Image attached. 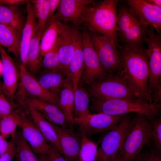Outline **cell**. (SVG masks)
Segmentation results:
<instances>
[{
	"label": "cell",
	"mask_w": 161,
	"mask_h": 161,
	"mask_svg": "<svg viewBox=\"0 0 161 161\" xmlns=\"http://www.w3.org/2000/svg\"><path fill=\"white\" fill-rule=\"evenodd\" d=\"M117 49L129 87L137 98L153 103L148 91L149 70L147 49L138 51L120 46Z\"/></svg>",
	"instance_id": "1"
},
{
	"label": "cell",
	"mask_w": 161,
	"mask_h": 161,
	"mask_svg": "<svg viewBox=\"0 0 161 161\" xmlns=\"http://www.w3.org/2000/svg\"><path fill=\"white\" fill-rule=\"evenodd\" d=\"M91 113H103L112 115H120L134 113L143 115L149 120L159 116L161 103H150L136 99H112L98 96H90Z\"/></svg>",
	"instance_id": "2"
},
{
	"label": "cell",
	"mask_w": 161,
	"mask_h": 161,
	"mask_svg": "<svg viewBox=\"0 0 161 161\" xmlns=\"http://www.w3.org/2000/svg\"><path fill=\"white\" fill-rule=\"evenodd\" d=\"M119 0H105L97 3L85 18L83 23L89 31L105 36L117 49V5Z\"/></svg>",
	"instance_id": "3"
},
{
	"label": "cell",
	"mask_w": 161,
	"mask_h": 161,
	"mask_svg": "<svg viewBox=\"0 0 161 161\" xmlns=\"http://www.w3.org/2000/svg\"><path fill=\"white\" fill-rule=\"evenodd\" d=\"M148 26L139 21L129 10L127 5H118L117 29L120 46L138 51H146L144 44L147 36Z\"/></svg>",
	"instance_id": "4"
},
{
	"label": "cell",
	"mask_w": 161,
	"mask_h": 161,
	"mask_svg": "<svg viewBox=\"0 0 161 161\" xmlns=\"http://www.w3.org/2000/svg\"><path fill=\"white\" fill-rule=\"evenodd\" d=\"M151 126L145 116L136 114L117 154L119 161H131L151 139Z\"/></svg>",
	"instance_id": "5"
},
{
	"label": "cell",
	"mask_w": 161,
	"mask_h": 161,
	"mask_svg": "<svg viewBox=\"0 0 161 161\" xmlns=\"http://www.w3.org/2000/svg\"><path fill=\"white\" fill-rule=\"evenodd\" d=\"M90 96L109 98L138 99L129 87L123 71L109 74L103 79L94 81L88 85Z\"/></svg>",
	"instance_id": "6"
},
{
	"label": "cell",
	"mask_w": 161,
	"mask_h": 161,
	"mask_svg": "<svg viewBox=\"0 0 161 161\" xmlns=\"http://www.w3.org/2000/svg\"><path fill=\"white\" fill-rule=\"evenodd\" d=\"M129 114L101 136L96 161H111L118 153L131 124L132 117Z\"/></svg>",
	"instance_id": "7"
},
{
	"label": "cell",
	"mask_w": 161,
	"mask_h": 161,
	"mask_svg": "<svg viewBox=\"0 0 161 161\" xmlns=\"http://www.w3.org/2000/svg\"><path fill=\"white\" fill-rule=\"evenodd\" d=\"M154 29L152 26L147 27L145 40L148 45V91L151 96L154 93L161 90V37L160 35L155 34Z\"/></svg>",
	"instance_id": "8"
},
{
	"label": "cell",
	"mask_w": 161,
	"mask_h": 161,
	"mask_svg": "<svg viewBox=\"0 0 161 161\" xmlns=\"http://www.w3.org/2000/svg\"><path fill=\"white\" fill-rule=\"evenodd\" d=\"M88 32L91 44L103 68L109 74L122 72L120 53L117 49L105 36Z\"/></svg>",
	"instance_id": "9"
},
{
	"label": "cell",
	"mask_w": 161,
	"mask_h": 161,
	"mask_svg": "<svg viewBox=\"0 0 161 161\" xmlns=\"http://www.w3.org/2000/svg\"><path fill=\"white\" fill-rule=\"evenodd\" d=\"M83 58V70L81 79L84 83L91 82L107 77L109 74L100 64L90 42L89 32L85 27L79 28Z\"/></svg>",
	"instance_id": "10"
},
{
	"label": "cell",
	"mask_w": 161,
	"mask_h": 161,
	"mask_svg": "<svg viewBox=\"0 0 161 161\" xmlns=\"http://www.w3.org/2000/svg\"><path fill=\"white\" fill-rule=\"evenodd\" d=\"M126 115H112L103 113H90L83 117L74 118L73 124L78 126V133L80 137L89 138L93 134L112 129Z\"/></svg>",
	"instance_id": "11"
},
{
	"label": "cell",
	"mask_w": 161,
	"mask_h": 161,
	"mask_svg": "<svg viewBox=\"0 0 161 161\" xmlns=\"http://www.w3.org/2000/svg\"><path fill=\"white\" fill-rule=\"evenodd\" d=\"M96 3L92 0H61L54 18L79 27Z\"/></svg>",
	"instance_id": "12"
},
{
	"label": "cell",
	"mask_w": 161,
	"mask_h": 161,
	"mask_svg": "<svg viewBox=\"0 0 161 161\" xmlns=\"http://www.w3.org/2000/svg\"><path fill=\"white\" fill-rule=\"evenodd\" d=\"M12 114L18 126L21 129L22 136L34 152L36 154H46L49 143L29 115L19 110L14 111Z\"/></svg>",
	"instance_id": "13"
},
{
	"label": "cell",
	"mask_w": 161,
	"mask_h": 161,
	"mask_svg": "<svg viewBox=\"0 0 161 161\" xmlns=\"http://www.w3.org/2000/svg\"><path fill=\"white\" fill-rule=\"evenodd\" d=\"M60 21L59 34L55 47L58 51L61 72L68 76L69 65L74 51L75 27Z\"/></svg>",
	"instance_id": "14"
},
{
	"label": "cell",
	"mask_w": 161,
	"mask_h": 161,
	"mask_svg": "<svg viewBox=\"0 0 161 161\" xmlns=\"http://www.w3.org/2000/svg\"><path fill=\"white\" fill-rule=\"evenodd\" d=\"M50 123L57 136L61 154L67 161H79L81 144L80 136L72 128H64Z\"/></svg>",
	"instance_id": "15"
},
{
	"label": "cell",
	"mask_w": 161,
	"mask_h": 161,
	"mask_svg": "<svg viewBox=\"0 0 161 161\" xmlns=\"http://www.w3.org/2000/svg\"><path fill=\"white\" fill-rule=\"evenodd\" d=\"M129 10L140 21L146 26L151 25L160 35L161 7L151 4L145 0H126Z\"/></svg>",
	"instance_id": "16"
},
{
	"label": "cell",
	"mask_w": 161,
	"mask_h": 161,
	"mask_svg": "<svg viewBox=\"0 0 161 161\" xmlns=\"http://www.w3.org/2000/svg\"><path fill=\"white\" fill-rule=\"evenodd\" d=\"M0 54L4 94L8 100L14 104L18 87L19 74L12 59L1 46Z\"/></svg>",
	"instance_id": "17"
},
{
	"label": "cell",
	"mask_w": 161,
	"mask_h": 161,
	"mask_svg": "<svg viewBox=\"0 0 161 161\" xmlns=\"http://www.w3.org/2000/svg\"><path fill=\"white\" fill-rule=\"evenodd\" d=\"M19 72L22 88L28 95L38 98L59 108V98L44 88L38 80L27 71L25 66L21 64Z\"/></svg>",
	"instance_id": "18"
},
{
	"label": "cell",
	"mask_w": 161,
	"mask_h": 161,
	"mask_svg": "<svg viewBox=\"0 0 161 161\" xmlns=\"http://www.w3.org/2000/svg\"><path fill=\"white\" fill-rule=\"evenodd\" d=\"M26 105L31 106L39 112L47 121L64 128H72L64 113L58 107L34 97L24 96Z\"/></svg>",
	"instance_id": "19"
},
{
	"label": "cell",
	"mask_w": 161,
	"mask_h": 161,
	"mask_svg": "<svg viewBox=\"0 0 161 161\" xmlns=\"http://www.w3.org/2000/svg\"><path fill=\"white\" fill-rule=\"evenodd\" d=\"M31 1V0L26 4V20L21 33L19 48L21 64L26 67L29 46L37 23L34 7Z\"/></svg>",
	"instance_id": "20"
},
{
	"label": "cell",
	"mask_w": 161,
	"mask_h": 161,
	"mask_svg": "<svg viewBox=\"0 0 161 161\" xmlns=\"http://www.w3.org/2000/svg\"><path fill=\"white\" fill-rule=\"evenodd\" d=\"M83 58L79 28L75 27V49L73 55L69 65L68 76L74 91L81 78L83 70Z\"/></svg>",
	"instance_id": "21"
},
{
	"label": "cell",
	"mask_w": 161,
	"mask_h": 161,
	"mask_svg": "<svg viewBox=\"0 0 161 161\" xmlns=\"http://www.w3.org/2000/svg\"><path fill=\"white\" fill-rule=\"evenodd\" d=\"M25 112L47 142L54 145L61 153V148L57 136L50 122L39 112L30 106H26Z\"/></svg>",
	"instance_id": "22"
},
{
	"label": "cell",
	"mask_w": 161,
	"mask_h": 161,
	"mask_svg": "<svg viewBox=\"0 0 161 161\" xmlns=\"http://www.w3.org/2000/svg\"><path fill=\"white\" fill-rule=\"evenodd\" d=\"M68 79V76L61 72H44L38 80L44 88L59 98Z\"/></svg>",
	"instance_id": "23"
},
{
	"label": "cell",
	"mask_w": 161,
	"mask_h": 161,
	"mask_svg": "<svg viewBox=\"0 0 161 161\" xmlns=\"http://www.w3.org/2000/svg\"><path fill=\"white\" fill-rule=\"evenodd\" d=\"M41 36L37 23L29 46L27 58V66L32 75L35 73L41 67L42 59L40 48Z\"/></svg>",
	"instance_id": "24"
},
{
	"label": "cell",
	"mask_w": 161,
	"mask_h": 161,
	"mask_svg": "<svg viewBox=\"0 0 161 161\" xmlns=\"http://www.w3.org/2000/svg\"><path fill=\"white\" fill-rule=\"evenodd\" d=\"M21 35L13 28L0 23V45L6 48L17 58L19 57Z\"/></svg>",
	"instance_id": "25"
},
{
	"label": "cell",
	"mask_w": 161,
	"mask_h": 161,
	"mask_svg": "<svg viewBox=\"0 0 161 161\" xmlns=\"http://www.w3.org/2000/svg\"><path fill=\"white\" fill-rule=\"evenodd\" d=\"M60 24V21L54 18L42 34L40 43L41 57L55 47L59 34Z\"/></svg>",
	"instance_id": "26"
},
{
	"label": "cell",
	"mask_w": 161,
	"mask_h": 161,
	"mask_svg": "<svg viewBox=\"0 0 161 161\" xmlns=\"http://www.w3.org/2000/svg\"><path fill=\"white\" fill-rule=\"evenodd\" d=\"M0 23L8 26L21 35L24 25L18 7L0 5Z\"/></svg>",
	"instance_id": "27"
},
{
	"label": "cell",
	"mask_w": 161,
	"mask_h": 161,
	"mask_svg": "<svg viewBox=\"0 0 161 161\" xmlns=\"http://www.w3.org/2000/svg\"><path fill=\"white\" fill-rule=\"evenodd\" d=\"M68 76V81L59 96V106L72 126L73 125L74 91L71 79Z\"/></svg>",
	"instance_id": "28"
},
{
	"label": "cell",
	"mask_w": 161,
	"mask_h": 161,
	"mask_svg": "<svg viewBox=\"0 0 161 161\" xmlns=\"http://www.w3.org/2000/svg\"><path fill=\"white\" fill-rule=\"evenodd\" d=\"M89 95L80 84L74 91V118L83 117L90 113Z\"/></svg>",
	"instance_id": "29"
},
{
	"label": "cell",
	"mask_w": 161,
	"mask_h": 161,
	"mask_svg": "<svg viewBox=\"0 0 161 161\" xmlns=\"http://www.w3.org/2000/svg\"><path fill=\"white\" fill-rule=\"evenodd\" d=\"M16 160L18 161H38L36 154L24 138L21 132L15 135Z\"/></svg>",
	"instance_id": "30"
},
{
	"label": "cell",
	"mask_w": 161,
	"mask_h": 161,
	"mask_svg": "<svg viewBox=\"0 0 161 161\" xmlns=\"http://www.w3.org/2000/svg\"><path fill=\"white\" fill-rule=\"evenodd\" d=\"M35 10L38 29L41 34L46 29L48 22L49 8L48 0H32Z\"/></svg>",
	"instance_id": "31"
},
{
	"label": "cell",
	"mask_w": 161,
	"mask_h": 161,
	"mask_svg": "<svg viewBox=\"0 0 161 161\" xmlns=\"http://www.w3.org/2000/svg\"><path fill=\"white\" fill-rule=\"evenodd\" d=\"M81 137L79 161H96L98 150L97 144L89 138Z\"/></svg>",
	"instance_id": "32"
},
{
	"label": "cell",
	"mask_w": 161,
	"mask_h": 161,
	"mask_svg": "<svg viewBox=\"0 0 161 161\" xmlns=\"http://www.w3.org/2000/svg\"><path fill=\"white\" fill-rule=\"evenodd\" d=\"M42 59L41 67H43L44 72H61V66L57 48L47 53Z\"/></svg>",
	"instance_id": "33"
},
{
	"label": "cell",
	"mask_w": 161,
	"mask_h": 161,
	"mask_svg": "<svg viewBox=\"0 0 161 161\" xmlns=\"http://www.w3.org/2000/svg\"><path fill=\"white\" fill-rule=\"evenodd\" d=\"M12 113L1 118L0 122V134L5 139L14 135L18 126Z\"/></svg>",
	"instance_id": "34"
},
{
	"label": "cell",
	"mask_w": 161,
	"mask_h": 161,
	"mask_svg": "<svg viewBox=\"0 0 161 161\" xmlns=\"http://www.w3.org/2000/svg\"><path fill=\"white\" fill-rule=\"evenodd\" d=\"M149 120L151 126V139L155 148L161 151V117H156Z\"/></svg>",
	"instance_id": "35"
},
{
	"label": "cell",
	"mask_w": 161,
	"mask_h": 161,
	"mask_svg": "<svg viewBox=\"0 0 161 161\" xmlns=\"http://www.w3.org/2000/svg\"><path fill=\"white\" fill-rule=\"evenodd\" d=\"M14 106L4 94L0 95V115L1 118L11 114L14 111Z\"/></svg>",
	"instance_id": "36"
},
{
	"label": "cell",
	"mask_w": 161,
	"mask_h": 161,
	"mask_svg": "<svg viewBox=\"0 0 161 161\" xmlns=\"http://www.w3.org/2000/svg\"><path fill=\"white\" fill-rule=\"evenodd\" d=\"M15 134L12 136L10 140L9 141V145L6 151L3 154L0 156V161H12L15 157Z\"/></svg>",
	"instance_id": "37"
},
{
	"label": "cell",
	"mask_w": 161,
	"mask_h": 161,
	"mask_svg": "<svg viewBox=\"0 0 161 161\" xmlns=\"http://www.w3.org/2000/svg\"><path fill=\"white\" fill-rule=\"evenodd\" d=\"M50 161H67L58 150L53 145L49 144V147L46 154Z\"/></svg>",
	"instance_id": "38"
},
{
	"label": "cell",
	"mask_w": 161,
	"mask_h": 161,
	"mask_svg": "<svg viewBox=\"0 0 161 161\" xmlns=\"http://www.w3.org/2000/svg\"><path fill=\"white\" fill-rule=\"evenodd\" d=\"M61 1V0H48L49 14L47 27L54 18V13L56 10Z\"/></svg>",
	"instance_id": "39"
},
{
	"label": "cell",
	"mask_w": 161,
	"mask_h": 161,
	"mask_svg": "<svg viewBox=\"0 0 161 161\" xmlns=\"http://www.w3.org/2000/svg\"><path fill=\"white\" fill-rule=\"evenodd\" d=\"M30 1L26 0H0V5L18 7L21 5L26 4Z\"/></svg>",
	"instance_id": "40"
},
{
	"label": "cell",
	"mask_w": 161,
	"mask_h": 161,
	"mask_svg": "<svg viewBox=\"0 0 161 161\" xmlns=\"http://www.w3.org/2000/svg\"><path fill=\"white\" fill-rule=\"evenodd\" d=\"M148 152L147 161H161V151L154 148Z\"/></svg>",
	"instance_id": "41"
},
{
	"label": "cell",
	"mask_w": 161,
	"mask_h": 161,
	"mask_svg": "<svg viewBox=\"0 0 161 161\" xmlns=\"http://www.w3.org/2000/svg\"><path fill=\"white\" fill-rule=\"evenodd\" d=\"M148 151L142 150L131 161H147Z\"/></svg>",
	"instance_id": "42"
},
{
	"label": "cell",
	"mask_w": 161,
	"mask_h": 161,
	"mask_svg": "<svg viewBox=\"0 0 161 161\" xmlns=\"http://www.w3.org/2000/svg\"><path fill=\"white\" fill-rule=\"evenodd\" d=\"M9 144V142L0 134V156L3 154L7 150Z\"/></svg>",
	"instance_id": "43"
},
{
	"label": "cell",
	"mask_w": 161,
	"mask_h": 161,
	"mask_svg": "<svg viewBox=\"0 0 161 161\" xmlns=\"http://www.w3.org/2000/svg\"><path fill=\"white\" fill-rule=\"evenodd\" d=\"M38 161H50L48 156L45 154H35Z\"/></svg>",
	"instance_id": "44"
},
{
	"label": "cell",
	"mask_w": 161,
	"mask_h": 161,
	"mask_svg": "<svg viewBox=\"0 0 161 161\" xmlns=\"http://www.w3.org/2000/svg\"><path fill=\"white\" fill-rule=\"evenodd\" d=\"M149 3L161 7V0H145Z\"/></svg>",
	"instance_id": "45"
},
{
	"label": "cell",
	"mask_w": 161,
	"mask_h": 161,
	"mask_svg": "<svg viewBox=\"0 0 161 161\" xmlns=\"http://www.w3.org/2000/svg\"><path fill=\"white\" fill-rule=\"evenodd\" d=\"M4 94L3 83L0 81V95Z\"/></svg>",
	"instance_id": "46"
},
{
	"label": "cell",
	"mask_w": 161,
	"mask_h": 161,
	"mask_svg": "<svg viewBox=\"0 0 161 161\" xmlns=\"http://www.w3.org/2000/svg\"><path fill=\"white\" fill-rule=\"evenodd\" d=\"M2 66L1 61H0V77L2 75Z\"/></svg>",
	"instance_id": "47"
},
{
	"label": "cell",
	"mask_w": 161,
	"mask_h": 161,
	"mask_svg": "<svg viewBox=\"0 0 161 161\" xmlns=\"http://www.w3.org/2000/svg\"><path fill=\"white\" fill-rule=\"evenodd\" d=\"M111 161H119L117 156V155L114 157V158Z\"/></svg>",
	"instance_id": "48"
},
{
	"label": "cell",
	"mask_w": 161,
	"mask_h": 161,
	"mask_svg": "<svg viewBox=\"0 0 161 161\" xmlns=\"http://www.w3.org/2000/svg\"><path fill=\"white\" fill-rule=\"evenodd\" d=\"M1 116L0 115V119H1Z\"/></svg>",
	"instance_id": "49"
},
{
	"label": "cell",
	"mask_w": 161,
	"mask_h": 161,
	"mask_svg": "<svg viewBox=\"0 0 161 161\" xmlns=\"http://www.w3.org/2000/svg\"><path fill=\"white\" fill-rule=\"evenodd\" d=\"M0 46L1 45H0Z\"/></svg>",
	"instance_id": "50"
},
{
	"label": "cell",
	"mask_w": 161,
	"mask_h": 161,
	"mask_svg": "<svg viewBox=\"0 0 161 161\" xmlns=\"http://www.w3.org/2000/svg\"><path fill=\"white\" fill-rule=\"evenodd\" d=\"M16 161H17V160H16Z\"/></svg>",
	"instance_id": "51"
}]
</instances>
